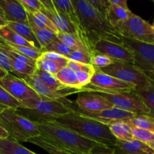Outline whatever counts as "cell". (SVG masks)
<instances>
[{
  "instance_id": "1",
  "label": "cell",
  "mask_w": 154,
  "mask_h": 154,
  "mask_svg": "<svg viewBox=\"0 0 154 154\" xmlns=\"http://www.w3.org/2000/svg\"><path fill=\"white\" fill-rule=\"evenodd\" d=\"M71 2L78 13L86 37L93 51L97 42L100 40L122 43V35L116 27L95 10L88 0H71Z\"/></svg>"
},
{
  "instance_id": "2",
  "label": "cell",
  "mask_w": 154,
  "mask_h": 154,
  "mask_svg": "<svg viewBox=\"0 0 154 154\" xmlns=\"http://www.w3.org/2000/svg\"><path fill=\"white\" fill-rule=\"evenodd\" d=\"M35 124L42 138L54 147L72 154L88 153L95 147L104 146L96 141L84 138L54 122L35 123Z\"/></svg>"
},
{
  "instance_id": "3",
  "label": "cell",
  "mask_w": 154,
  "mask_h": 154,
  "mask_svg": "<svg viewBox=\"0 0 154 154\" xmlns=\"http://www.w3.org/2000/svg\"><path fill=\"white\" fill-rule=\"evenodd\" d=\"M54 123L76 132L81 136L113 149L116 138L112 135L107 125L75 112L58 117Z\"/></svg>"
},
{
  "instance_id": "4",
  "label": "cell",
  "mask_w": 154,
  "mask_h": 154,
  "mask_svg": "<svg viewBox=\"0 0 154 154\" xmlns=\"http://www.w3.org/2000/svg\"><path fill=\"white\" fill-rule=\"evenodd\" d=\"M15 111L33 123L54 122L58 117L72 112V110L59 101L32 99L22 103Z\"/></svg>"
},
{
  "instance_id": "5",
  "label": "cell",
  "mask_w": 154,
  "mask_h": 154,
  "mask_svg": "<svg viewBox=\"0 0 154 154\" xmlns=\"http://www.w3.org/2000/svg\"><path fill=\"white\" fill-rule=\"evenodd\" d=\"M0 124L17 141L27 142L31 138L40 136L35 123L18 114L15 110L5 108L0 112Z\"/></svg>"
},
{
  "instance_id": "6",
  "label": "cell",
  "mask_w": 154,
  "mask_h": 154,
  "mask_svg": "<svg viewBox=\"0 0 154 154\" xmlns=\"http://www.w3.org/2000/svg\"><path fill=\"white\" fill-rule=\"evenodd\" d=\"M100 70L124 82L132 84L136 89L145 88L153 79L136 67L133 63L128 62H114Z\"/></svg>"
},
{
  "instance_id": "7",
  "label": "cell",
  "mask_w": 154,
  "mask_h": 154,
  "mask_svg": "<svg viewBox=\"0 0 154 154\" xmlns=\"http://www.w3.org/2000/svg\"><path fill=\"white\" fill-rule=\"evenodd\" d=\"M122 43L133 54V64L151 78H154V45L123 36Z\"/></svg>"
},
{
  "instance_id": "8",
  "label": "cell",
  "mask_w": 154,
  "mask_h": 154,
  "mask_svg": "<svg viewBox=\"0 0 154 154\" xmlns=\"http://www.w3.org/2000/svg\"><path fill=\"white\" fill-rule=\"evenodd\" d=\"M116 28L123 37L154 45V23L150 24L134 13Z\"/></svg>"
},
{
  "instance_id": "9",
  "label": "cell",
  "mask_w": 154,
  "mask_h": 154,
  "mask_svg": "<svg viewBox=\"0 0 154 154\" xmlns=\"http://www.w3.org/2000/svg\"><path fill=\"white\" fill-rule=\"evenodd\" d=\"M136 87L128 83L124 82L113 76L101 72L95 68L91 81L89 84L82 87V92H96V93H113V92L134 91Z\"/></svg>"
},
{
  "instance_id": "10",
  "label": "cell",
  "mask_w": 154,
  "mask_h": 154,
  "mask_svg": "<svg viewBox=\"0 0 154 154\" xmlns=\"http://www.w3.org/2000/svg\"><path fill=\"white\" fill-rule=\"evenodd\" d=\"M101 94L108 99L113 104L114 108L134 114H146V115L150 114V111L149 108L146 106L144 102L134 92V90L101 93Z\"/></svg>"
},
{
  "instance_id": "11",
  "label": "cell",
  "mask_w": 154,
  "mask_h": 154,
  "mask_svg": "<svg viewBox=\"0 0 154 154\" xmlns=\"http://www.w3.org/2000/svg\"><path fill=\"white\" fill-rule=\"evenodd\" d=\"M63 103H64L66 106L72 110V111L79 115L84 116V117H89V118L94 119L98 122L104 123V124L109 126L111 123L117 121H126L129 119L132 118L135 114L132 113L128 112V111H122L116 108H110V109L102 110L99 111H87L85 110L81 109L75 102L69 100L66 98L60 99Z\"/></svg>"
},
{
  "instance_id": "12",
  "label": "cell",
  "mask_w": 154,
  "mask_h": 154,
  "mask_svg": "<svg viewBox=\"0 0 154 154\" xmlns=\"http://www.w3.org/2000/svg\"><path fill=\"white\" fill-rule=\"evenodd\" d=\"M0 86L21 104L32 99H41L39 95L23 79L8 73L0 79Z\"/></svg>"
},
{
  "instance_id": "13",
  "label": "cell",
  "mask_w": 154,
  "mask_h": 154,
  "mask_svg": "<svg viewBox=\"0 0 154 154\" xmlns=\"http://www.w3.org/2000/svg\"><path fill=\"white\" fill-rule=\"evenodd\" d=\"M24 81L37 93L42 100L45 101H59L66 98L69 95L74 93H79L82 90L79 89L67 88L63 90H54L45 85L39 77L36 74L27 75L24 78Z\"/></svg>"
},
{
  "instance_id": "14",
  "label": "cell",
  "mask_w": 154,
  "mask_h": 154,
  "mask_svg": "<svg viewBox=\"0 0 154 154\" xmlns=\"http://www.w3.org/2000/svg\"><path fill=\"white\" fill-rule=\"evenodd\" d=\"M0 50L10 60L14 75L21 79H24L27 75L35 74L36 70V60H31L13 51L5 44L3 40L0 43Z\"/></svg>"
},
{
  "instance_id": "15",
  "label": "cell",
  "mask_w": 154,
  "mask_h": 154,
  "mask_svg": "<svg viewBox=\"0 0 154 154\" xmlns=\"http://www.w3.org/2000/svg\"><path fill=\"white\" fill-rule=\"evenodd\" d=\"M53 3L55 5L56 8L61 12L65 17L69 20V22L73 26L76 31V35L79 36L85 46L87 48V49L91 53V55L95 51L91 49L90 45L88 43L87 37H86L85 32L82 26L81 21H80L78 13L75 10V7L72 5V2L67 1V0H52Z\"/></svg>"
},
{
  "instance_id": "16",
  "label": "cell",
  "mask_w": 154,
  "mask_h": 154,
  "mask_svg": "<svg viewBox=\"0 0 154 154\" xmlns=\"http://www.w3.org/2000/svg\"><path fill=\"white\" fill-rule=\"evenodd\" d=\"M94 51L108 56L114 62H128L134 63L133 54L123 43L100 40L95 45Z\"/></svg>"
},
{
  "instance_id": "17",
  "label": "cell",
  "mask_w": 154,
  "mask_h": 154,
  "mask_svg": "<svg viewBox=\"0 0 154 154\" xmlns=\"http://www.w3.org/2000/svg\"><path fill=\"white\" fill-rule=\"evenodd\" d=\"M75 103L77 107L87 111H99L114 108L108 99L96 92L79 93Z\"/></svg>"
},
{
  "instance_id": "18",
  "label": "cell",
  "mask_w": 154,
  "mask_h": 154,
  "mask_svg": "<svg viewBox=\"0 0 154 154\" xmlns=\"http://www.w3.org/2000/svg\"><path fill=\"white\" fill-rule=\"evenodd\" d=\"M42 4V8L40 12L46 15L54 23L58 32L75 33L76 34L73 26L69 22L64 15L56 8L52 0H40Z\"/></svg>"
},
{
  "instance_id": "19",
  "label": "cell",
  "mask_w": 154,
  "mask_h": 154,
  "mask_svg": "<svg viewBox=\"0 0 154 154\" xmlns=\"http://www.w3.org/2000/svg\"><path fill=\"white\" fill-rule=\"evenodd\" d=\"M0 8L8 23H28L27 12L19 0H2Z\"/></svg>"
},
{
  "instance_id": "20",
  "label": "cell",
  "mask_w": 154,
  "mask_h": 154,
  "mask_svg": "<svg viewBox=\"0 0 154 154\" xmlns=\"http://www.w3.org/2000/svg\"><path fill=\"white\" fill-rule=\"evenodd\" d=\"M113 154H153L154 151L146 144L138 140H116Z\"/></svg>"
},
{
  "instance_id": "21",
  "label": "cell",
  "mask_w": 154,
  "mask_h": 154,
  "mask_svg": "<svg viewBox=\"0 0 154 154\" xmlns=\"http://www.w3.org/2000/svg\"><path fill=\"white\" fill-rule=\"evenodd\" d=\"M66 66L75 73L81 89L90 84L92 77L95 73V68L91 64H84L69 60Z\"/></svg>"
},
{
  "instance_id": "22",
  "label": "cell",
  "mask_w": 154,
  "mask_h": 154,
  "mask_svg": "<svg viewBox=\"0 0 154 154\" xmlns=\"http://www.w3.org/2000/svg\"><path fill=\"white\" fill-rule=\"evenodd\" d=\"M8 26L30 42L36 49L42 51V46L38 42L29 23H8Z\"/></svg>"
},
{
  "instance_id": "23",
  "label": "cell",
  "mask_w": 154,
  "mask_h": 154,
  "mask_svg": "<svg viewBox=\"0 0 154 154\" xmlns=\"http://www.w3.org/2000/svg\"><path fill=\"white\" fill-rule=\"evenodd\" d=\"M132 14L133 13L129 9H125L110 3L107 11V19L112 26L116 27L119 24L128 20Z\"/></svg>"
},
{
  "instance_id": "24",
  "label": "cell",
  "mask_w": 154,
  "mask_h": 154,
  "mask_svg": "<svg viewBox=\"0 0 154 154\" xmlns=\"http://www.w3.org/2000/svg\"><path fill=\"white\" fill-rule=\"evenodd\" d=\"M0 153L1 154H36L21 145L18 141L8 137L0 140Z\"/></svg>"
},
{
  "instance_id": "25",
  "label": "cell",
  "mask_w": 154,
  "mask_h": 154,
  "mask_svg": "<svg viewBox=\"0 0 154 154\" xmlns=\"http://www.w3.org/2000/svg\"><path fill=\"white\" fill-rule=\"evenodd\" d=\"M108 126L112 135L117 140L131 141L134 139L131 131V127L125 121L114 122Z\"/></svg>"
},
{
  "instance_id": "26",
  "label": "cell",
  "mask_w": 154,
  "mask_h": 154,
  "mask_svg": "<svg viewBox=\"0 0 154 154\" xmlns=\"http://www.w3.org/2000/svg\"><path fill=\"white\" fill-rule=\"evenodd\" d=\"M130 126L149 131L154 133V117L146 114H135L132 118L125 121Z\"/></svg>"
},
{
  "instance_id": "27",
  "label": "cell",
  "mask_w": 154,
  "mask_h": 154,
  "mask_svg": "<svg viewBox=\"0 0 154 154\" xmlns=\"http://www.w3.org/2000/svg\"><path fill=\"white\" fill-rule=\"evenodd\" d=\"M0 37L5 42L14 44V45L30 47V48H34L32 44L27 42L26 39L21 37L18 33L15 32L14 30L9 28L8 26H3L2 28H0Z\"/></svg>"
},
{
  "instance_id": "28",
  "label": "cell",
  "mask_w": 154,
  "mask_h": 154,
  "mask_svg": "<svg viewBox=\"0 0 154 154\" xmlns=\"http://www.w3.org/2000/svg\"><path fill=\"white\" fill-rule=\"evenodd\" d=\"M55 76L57 80L65 87L82 90L77 81L75 73L68 66L63 68L58 73L56 74Z\"/></svg>"
},
{
  "instance_id": "29",
  "label": "cell",
  "mask_w": 154,
  "mask_h": 154,
  "mask_svg": "<svg viewBox=\"0 0 154 154\" xmlns=\"http://www.w3.org/2000/svg\"><path fill=\"white\" fill-rule=\"evenodd\" d=\"M134 92L149 108L150 111L149 116L154 117V78L147 87L143 89H136Z\"/></svg>"
},
{
  "instance_id": "30",
  "label": "cell",
  "mask_w": 154,
  "mask_h": 154,
  "mask_svg": "<svg viewBox=\"0 0 154 154\" xmlns=\"http://www.w3.org/2000/svg\"><path fill=\"white\" fill-rule=\"evenodd\" d=\"M57 38L64 44L65 45L72 49V51L74 50L79 49H87L83 42H82L81 39L79 38L75 33H67V32H58L57 34ZM90 52V51H89ZM91 53V52H90Z\"/></svg>"
},
{
  "instance_id": "31",
  "label": "cell",
  "mask_w": 154,
  "mask_h": 154,
  "mask_svg": "<svg viewBox=\"0 0 154 154\" xmlns=\"http://www.w3.org/2000/svg\"><path fill=\"white\" fill-rule=\"evenodd\" d=\"M30 27H31L32 29H33V32H34L38 42H39L40 45L42 46V49H43L44 48H45L47 45H49L50 43H51L52 42L58 39L57 38V34L53 32L52 31H50V30L48 29H43L36 28V27L31 25V24H30Z\"/></svg>"
},
{
  "instance_id": "32",
  "label": "cell",
  "mask_w": 154,
  "mask_h": 154,
  "mask_svg": "<svg viewBox=\"0 0 154 154\" xmlns=\"http://www.w3.org/2000/svg\"><path fill=\"white\" fill-rule=\"evenodd\" d=\"M35 74L37 75L41 79V81L44 83L46 86L50 87L51 89L54 90H63L65 89H67L69 87H65L64 85L61 84L60 81L57 80L56 76L52 74H50L48 72H44V71L36 69ZM70 88V87H69Z\"/></svg>"
},
{
  "instance_id": "33",
  "label": "cell",
  "mask_w": 154,
  "mask_h": 154,
  "mask_svg": "<svg viewBox=\"0 0 154 154\" xmlns=\"http://www.w3.org/2000/svg\"><path fill=\"white\" fill-rule=\"evenodd\" d=\"M36 69L44 71V72H48V73L54 75L58 73L63 68L65 67L64 65L61 64V63L42 58L40 57L36 60Z\"/></svg>"
},
{
  "instance_id": "34",
  "label": "cell",
  "mask_w": 154,
  "mask_h": 154,
  "mask_svg": "<svg viewBox=\"0 0 154 154\" xmlns=\"http://www.w3.org/2000/svg\"><path fill=\"white\" fill-rule=\"evenodd\" d=\"M4 42L11 50H12L14 52L18 53V54L24 56V57H28V58L31 59V60H36L40 57L41 54H42V52L40 50H38L36 48L14 45V44L5 42V41Z\"/></svg>"
},
{
  "instance_id": "35",
  "label": "cell",
  "mask_w": 154,
  "mask_h": 154,
  "mask_svg": "<svg viewBox=\"0 0 154 154\" xmlns=\"http://www.w3.org/2000/svg\"><path fill=\"white\" fill-rule=\"evenodd\" d=\"M28 142L32 143L33 144H36V145L39 146V147L42 148L43 150H45V151L48 152L50 154H72L71 153H69L67 151H65V150H61V149H59L57 147H54L53 144H50L49 142L45 140L44 138H42L41 136L36 137V138H31L28 141Z\"/></svg>"
},
{
  "instance_id": "36",
  "label": "cell",
  "mask_w": 154,
  "mask_h": 154,
  "mask_svg": "<svg viewBox=\"0 0 154 154\" xmlns=\"http://www.w3.org/2000/svg\"><path fill=\"white\" fill-rule=\"evenodd\" d=\"M0 105L5 108L16 110L22 107V104L9 94L4 88L0 86Z\"/></svg>"
},
{
  "instance_id": "37",
  "label": "cell",
  "mask_w": 154,
  "mask_h": 154,
  "mask_svg": "<svg viewBox=\"0 0 154 154\" xmlns=\"http://www.w3.org/2000/svg\"><path fill=\"white\" fill-rule=\"evenodd\" d=\"M91 54L88 50L79 49L72 51L66 57V58L70 61L84 63V64H91Z\"/></svg>"
},
{
  "instance_id": "38",
  "label": "cell",
  "mask_w": 154,
  "mask_h": 154,
  "mask_svg": "<svg viewBox=\"0 0 154 154\" xmlns=\"http://www.w3.org/2000/svg\"><path fill=\"white\" fill-rule=\"evenodd\" d=\"M113 63H114V61L110 57L96 51L92 54L91 57V64L96 69H101L107 67Z\"/></svg>"
},
{
  "instance_id": "39",
  "label": "cell",
  "mask_w": 154,
  "mask_h": 154,
  "mask_svg": "<svg viewBox=\"0 0 154 154\" xmlns=\"http://www.w3.org/2000/svg\"><path fill=\"white\" fill-rule=\"evenodd\" d=\"M42 53L46 52V51H51V52L57 53V54H59L60 55L63 56V57H66L72 52V50L68 48L66 45H65L59 39H57V40L54 41L48 45H47L45 48L42 49Z\"/></svg>"
},
{
  "instance_id": "40",
  "label": "cell",
  "mask_w": 154,
  "mask_h": 154,
  "mask_svg": "<svg viewBox=\"0 0 154 154\" xmlns=\"http://www.w3.org/2000/svg\"><path fill=\"white\" fill-rule=\"evenodd\" d=\"M131 127L134 139L138 140V141H142L143 143H146V144H147L149 141L154 140L153 132H149V131L147 130H144V129L133 127V126H131Z\"/></svg>"
},
{
  "instance_id": "41",
  "label": "cell",
  "mask_w": 154,
  "mask_h": 154,
  "mask_svg": "<svg viewBox=\"0 0 154 154\" xmlns=\"http://www.w3.org/2000/svg\"><path fill=\"white\" fill-rule=\"evenodd\" d=\"M27 13L35 14L41 11L42 4L40 0H19Z\"/></svg>"
},
{
  "instance_id": "42",
  "label": "cell",
  "mask_w": 154,
  "mask_h": 154,
  "mask_svg": "<svg viewBox=\"0 0 154 154\" xmlns=\"http://www.w3.org/2000/svg\"><path fill=\"white\" fill-rule=\"evenodd\" d=\"M88 2L95 10L107 18V11L110 5L109 0H88Z\"/></svg>"
},
{
  "instance_id": "43",
  "label": "cell",
  "mask_w": 154,
  "mask_h": 154,
  "mask_svg": "<svg viewBox=\"0 0 154 154\" xmlns=\"http://www.w3.org/2000/svg\"><path fill=\"white\" fill-rule=\"evenodd\" d=\"M40 57L44 59H47V60H52V61L57 62V63H61V64L64 65L65 66H67V63L69 62V60L66 57H63V56L60 55L59 54H57V53L51 52V51L43 52L41 54Z\"/></svg>"
},
{
  "instance_id": "44",
  "label": "cell",
  "mask_w": 154,
  "mask_h": 154,
  "mask_svg": "<svg viewBox=\"0 0 154 154\" xmlns=\"http://www.w3.org/2000/svg\"><path fill=\"white\" fill-rule=\"evenodd\" d=\"M33 14H34L35 16L39 20L42 21V22L43 23L45 24V25L46 26L48 27L51 31H52L53 32H54L55 34H57V33H58V30H57V29L56 28L55 26L54 25L52 21H51V20L46 16V15H45L43 13H42V12L40 11Z\"/></svg>"
},
{
  "instance_id": "45",
  "label": "cell",
  "mask_w": 154,
  "mask_h": 154,
  "mask_svg": "<svg viewBox=\"0 0 154 154\" xmlns=\"http://www.w3.org/2000/svg\"><path fill=\"white\" fill-rule=\"evenodd\" d=\"M0 68L4 69L8 73L13 74L11 65L8 57L0 50Z\"/></svg>"
},
{
  "instance_id": "46",
  "label": "cell",
  "mask_w": 154,
  "mask_h": 154,
  "mask_svg": "<svg viewBox=\"0 0 154 154\" xmlns=\"http://www.w3.org/2000/svg\"><path fill=\"white\" fill-rule=\"evenodd\" d=\"M86 154H113V150L105 146H98L95 147L90 153Z\"/></svg>"
},
{
  "instance_id": "47",
  "label": "cell",
  "mask_w": 154,
  "mask_h": 154,
  "mask_svg": "<svg viewBox=\"0 0 154 154\" xmlns=\"http://www.w3.org/2000/svg\"><path fill=\"white\" fill-rule=\"evenodd\" d=\"M109 1L111 4L120 6V7L124 8L125 9H129L128 7V3H127L126 0H109Z\"/></svg>"
},
{
  "instance_id": "48",
  "label": "cell",
  "mask_w": 154,
  "mask_h": 154,
  "mask_svg": "<svg viewBox=\"0 0 154 154\" xmlns=\"http://www.w3.org/2000/svg\"><path fill=\"white\" fill-rule=\"evenodd\" d=\"M7 24L8 22L7 20H6L5 17L2 9L0 8V28H2V27L3 26H7Z\"/></svg>"
},
{
  "instance_id": "49",
  "label": "cell",
  "mask_w": 154,
  "mask_h": 154,
  "mask_svg": "<svg viewBox=\"0 0 154 154\" xmlns=\"http://www.w3.org/2000/svg\"><path fill=\"white\" fill-rule=\"evenodd\" d=\"M8 137L9 135L8 133V132L0 124V140L5 139V138H8Z\"/></svg>"
},
{
  "instance_id": "50",
  "label": "cell",
  "mask_w": 154,
  "mask_h": 154,
  "mask_svg": "<svg viewBox=\"0 0 154 154\" xmlns=\"http://www.w3.org/2000/svg\"><path fill=\"white\" fill-rule=\"evenodd\" d=\"M7 74H8L7 72H5L4 69H2V68H0V79L3 78L4 77H5L6 75H7Z\"/></svg>"
},
{
  "instance_id": "51",
  "label": "cell",
  "mask_w": 154,
  "mask_h": 154,
  "mask_svg": "<svg viewBox=\"0 0 154 154\" xmlns=\"http://www.w3.org/2000/svg\"><path fill=\"white\" fill-rule=\"evenodd\" d=\"M146 144H147V145L149 146V147H150V148L152 149V150L154 151V140H152V141H149V142H148Z\"/></svg>"
},
{
  "instance_id": "52",
  "label": "cell",
  "mask_w": 154,
  "mask_h": 154,
  "mask_svg": "<svg viewBox=\"0 0 154 154\" xmlns=\"http://www.w3.org/2000/svg\"><path fill=\"white\" fill-rule=\"evenodd\" d=\"M4 109H5V107H3V106H2V105H0V112H1V111H2V110H4Z\"/></svg>"
},
{
  "instance_id": "53",
  "label": "cell",
  "mask_w": 154,
  "mask_h": 154,
  "mask_svg": "<svg viewBox=\"0 0 154 154\" xmlns=\"http://www.w3.org/2000/svg\"><path fill=\"white\" fill-rule=\"evenodd\" d=\"M1 42H2V39L1 37H0V43H1Z\"/></svg>"
},
{
  "instance_id": "54",
  "label": "cell",
  "mask_w": 154,
  "mask_h": 154,
  "mask_svg": "<svg viewBox=\"0 0 154 154\" xmlns=\"http://www.w3.org/2000/svg\"><path fill=\"white\" fill-rule=\"evenodd\" d=\"M0 154H1V153H0Z\"/></svg>"
},
{
  "instance_id": "55",
  "label": "cell",
  "mask_w": 154,
  "mask_h": 154,
  "mask_svg": "<svg viewBox=\"0 0 154 154\" xmlns=\"http://www.w3.org/2000/svg\"><path fill=\"white\" fill-rule=\"evenodd\" d=\"M153 154H154V153H153Z\"/></svg>"
}]
</instances>
